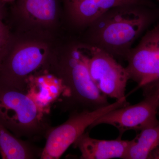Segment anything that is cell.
I'll use <instances>...</instances> for the list:
<instances>
[{
	"label": "cell",
	"instance_id": "cell-5",
	"mask_svg": "<svg viewBox=\"0 0 159 159\" xmlns=\"http://www.w3.org/2000/svg\"><path fill=\"white\" fill-rule=\"evenodd\" d=\"M129 104L126 97L94 110L71 112L69 119L61 125L51 128L40 158L58 159L97 119L108 112Z\"/></svg>",
	"mask_w": 159,
	"mask_h": 159
},
{
	"label": "cell",
	"instance_id": "cell-12",
	"mask_svg": "<svg viewBox=\"0 0 159 159\" xmlns=\"http://www.w3.org/2000/svg\"><path fill=\"white\" fill-rule=\"evenodd\" d=\"M42 149L21 140L0 123V154L3 159H33L40 157Z\"/></svg>",
	"mask_w": 159,
	"mask_h": 159
},
{
	"label": "cell",
	"instance_id": "cell-16",
	"mask_svg": "<svg viewBox=\"0 0 159 159\" xmlns=\"http://www.w3.org/2000/svg\"><path fill=\"white\" fill-rule=\"evenodd\" d=\"M15 0H0V2L5 3V4H8V3H10L12 4L15 2Z\"/></svg>",
	"mask_w": 159,
	"mask_h": 159
},
{
	"label": "cell",
	"instance_id": "cell-20",
	"mask_svg": "<svg viewBox=\"0 0 159 159\" xmlns=\"http://www.w3.org/2000/svg\"><path fill=\"white\" fill-rule=\"evenodd\" d=\"M158 114H159V111H158Z\"/></svg>",
	"mask_w": 159,
	"mask_h": 159
},
{
	"label": "cell",
	"instance_id": "cell-9",
	"mask_svg": "<svg viewBox=\"0 0 159 159\" xmlns=\"http://www.w3.org/2000/svg\"><path fill=\"white\" fill-rule=\"evenodd\" d=\"M72 28L84 30L106 11L116 6L139 4L155 6L152 0H62Z\"/></svg>",
	"mask_w": 159,
	"mask_h": 159
},
{
	"label": "cell",
	"instance_id": "cell-17",
	"mask_svg": "<svg viewBox=\"0 0 159 159\" xmlns=\"http://www.w3.org/2000/svg\"><path fill=\"white\" fill-rule=\"evenodd\" d=\"M156 159H159V152L158 153L157 155Z\"/></svg>",
	"mask_w": 159,
	"mask_h": 159
},
{
	"label": "cell",
	"instance_id": "cell-8",
	"mask_svg": "<svg viewBox=\"0 0 159 159\" xmlns=\"http://www.w3.org/2000/svg\"><path fill=\"white\" fill-rule=\"evenodd\" d=\"M125 61L129 80L136 83L137 88L159 80V24L145 32Z\"/></svg>",
	"mask_w": 159,
	"mask_h": 159
},
{
	"label": "cell",
	"instance_id": "cell-19",
	"mask_svg": "<svg viewBox=\"0 0 159 159\" xmlns=\"http://www.w3.org/2000/svg\"><path fill=\"white\" fill-rule=\"evenodd\" d=\"M1 62H2V61H0V65H1Z\"/></svg>",
	"mask_w": 159,
	"mask_h": 159
},
{
	"label": "cell",
	"instance_id": "cell-14",
	"mask_svg": "<svg viewBox=\"0 0 159 159\" xmlns=\"http://www.w3.org/2000/svg\"><path fill=\"white\" fill-rule=\"evenodd\" d=\"M3 20L0 18V61H2L8 53L14 37Z\"/></svg>",
	"mask_w": 159,
	"mask_h": 159
},
{
	"label": "cell",
	"instance_id": "cell-4",
	"mask_svg": "<svg viewBox=\"0 0 159 159\" xmlns=\"http://www.w3.org/2000/svg\"><path fill=\"white\" fill-rule=\"evenodd\" d=\"M51 55L45 43L21 42L14 36L0 65V83L25 91L29 76L43 66Z\"/></svg>",
	"mask_w": 159,
	"mask_h": 159
},
{
	"label": "cell",
	"instance_id": "cell-15",
	"mask_svg": "<svg viewBox=\"0 0 159 159\" xmlns=\"http://www.w3.org/2000/svg\"><path fill=\"white\" fill-rule=\"evenodd\" d=\"M6 4L0 2V18L4 19L6 14Z\"/></svg>",
	"mask_w": 159,
	"mask_h": 159
},
{
	"label": "cell",
	"instance_id": "cell-6",
	"mask_svg": "<svg viewBox=\"0 0 159 159\" xmlns=\"http://www.w3.org/2000/svg\"><path fill=\"white\" fill-rule=\"evenodd\" d=\"M144 98L141 102L108 112L97 119L90 128L101 124L116 127L121 135L127 131H142L158 125L159 80L143 87Z\"/></svg>",
	"mask_w": 159,
	"mask_h": 159
},
{
	"label": "cell",
	"instance_id": "cell-7",
	"mask_svg": "<svg viewBox=\"0 0 159 159\" xmlns=\"http://www.w3.org/2000/svg\"><path fill=\"white\" fill-rule=\"evenodd\" d=\"M83 43L91 78L99 91L116 100L125 97L129 80L125 68L105 51Z\"/></svg>",
	"mask_w": 159,
	"mask_h": 159
},
{
	"label": "cell",
	"instance_id": "cell-18",
	"mask_svg": "<svg viewBox=\"0 0 159 159\" xmlns=\"http://www.w3.org/2000/svg\"><path fill=\"white\" fill-rule=\"evenodd\" d=\"M157 1L159 3V0H157Z\"/></svg>",
	"mask_w": 159,
	"mask_h": 159
},
{
	"label": "cell",
	"instance_id": "cell-1",
	"mask_svg": "<svg viewBox=\"0 0 159 159\" xmlns=\"http://www.w3.org/2000/svg\"><path fill=\"white\" fill-rule=\"evenodd\" d=\"M159 20V8L139 4L116 6L85 29L81 42L125 61L134 43Z\"/></svg>",
	"mask_w": 159,
	"mask_h": 159
},
{
	"label": "cell",
	"instance_id": "cell-11",
	"mask_svg": "<svg viewBox=\"0 0 159 159\" xmlns=\"http://www.w3.org/2000/svg\"><path fill=\"white\" fill-rule=\"evenodd\" d=\"M13 12L35 25L52 26L56 22L58 0H15Z\"/></svg>",
	"mask_w": 159,
	"mask_h": 159
},
{
	"label": "cell",
	"instance_id": "cell-10",
	"mask_svg": "<svg viewBox=\"0 0 159 159\" xmlns=\"http://www.w3.org/2000/svg\"><path fill=\"white\" fill-rule=\"evenodd\" d=\"M132 140L119 136L115 140H100L91 138L84 132L73 144L81 153V159H124Z\"/></svg>",
	"mask_w": 159,
	"mask_h": 159
},
{
	"label": "cell",
	"instance_id": "cell-3",
	"mask_svg": "<svg viewBox=\"0 0 159 159\" xmlns=\"http://www.w3.org/2000/svg\"><path fill=\"white\" fill-rule=\"evenodd\" d=\"M0 123L16 136H47L51 127L42 108L25 91L0 83Z\"/></svg>",
	"mask_w": 159,
	"mask_h": 159
},
{
	"label": "cell",
	"instance_id": "cell-13",
	"mask_svg": "<svg viewBox=\"0 0 159 159\" xmlns=\"http://www.w3.org/2000/svg\"><path fill=\"white\" fill-rule=\"evenodd\" d=\"M141 131L132 140L124 159L156 158L159 151V124Z\"/></svg>",
	"mask_w": 159,
	"mask_h": 159
},
{
	"label": "cell",
	"instance_id": "cell-2",
	"mask_svg": "<svg viewBox=\"0 0 159 159\" xmlns=\"http://www.w3.org/2000/svg\"><path fill=\"white\" fill-rule=\"evenodd\" d=\"M43 66L60 83L61 102L66 110L71 112L94 110L110 104L91 78L84 44L80 41L70 42L60 54L51 55Z\"/></svg>",
	"mask_w": 159,
	"mask_h": 159
}]
</instances>
